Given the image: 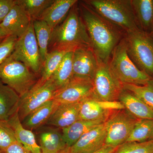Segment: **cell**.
Masks as SVG:
<instances>
[{
	"instance_id": "cell-41",
	"label": "cell",
	"mask_w": 153,
	"mask_h": 153,
	"mask_svg": "<svg viewBox=\"0 0 153 153\" xmlns=\"http://www.w3.org/2000/svg\"></svg>"
},
{
	"instance_id": "cell-11",
	"label": "cell",
	"mask_w": 153,
	"mask_h": 153,
	"mask_svg": "<svg viewBox=\"0 0 153 153\" xmlns=\"http://www.w3.org/2000/svg\"><path fill=\"white\" fill-rule=\"evenodd\" d=\"M93 97L92 80L74 77L68 84L56 91L54 98L59 103H78Z\"/></svg>"
},
{
	"instance_id": "cell-26",
	"label": "cell",
	"mask_w": 153,
	"mask_h": 153,
	"mask_svg": "<svg viewBox=\"0 0 153 153\" xmlns=\"http://www.w3.org/2000/svg\"><path fill=\"white\" fill-rule=\"evenodd\" d=\"M33 24L40 51L41 63L43 65L49 52L48 47L52 30L46 22L42 20H35L33 22Z\"/></svg>"
},
{
	"instance_id": "cell-20",
	"label": "cell",
	"mask_w": 153,
	"mask_h": 153,
	"mask_svg": "<svg viewBox=\"0 0 153 153\" xmlns=\"http://www.w3.org/2000/svg\"><path fill=\"white\" fill-rule=\"evenodd\" d=\"M131 3L138 27L153 33V0H131Z\"/></svg>"
},
{
	"instance_id": "cell-35",
	"label": "cell",
	"mask_w": 153,
	"mask_h": 153,
	"mask_svg": "<svg viewBox=\"0 0 153 153\" xmlns=\"http://www.w3.org/2000/svg\"><path fill=\"white\" fill-rule=\"evenodd\" d=\"M1 153H31L27 149L18 141L12 144L5 149L0 151Z\"/></svg>"
},
{
	"instance_id": "cell-5",
	"label": "cell",
	"mask_w": 153,
	"mask_h": 153,
	"mask_svg": "<svg viewBox=\"0 0 153 153\" xmlns=\"http://www.w3.org/2000/svg\"><path fill=\"white\" fill-rule=\"evenodd\" d=\"M129 56L140 70L153 78V33L140 28L126 33Z\"/></svg>"
},
{
	"instance_id": "cell-14",
	"label": "cell",
	"mask_w": 153,
	"mask_h": 153,
	"mask_svg": "<svg viewBox=\"0 0 153 153\" xmlns=\"http://www.w3.org/2000/svg\"><path fill=\"white\" fill-rule=\"evenodd\" d=\"M31 22L23 6L16 0V4L0 24V27L8 36L18 38L26 32Z\"/></svg>"
},
{
	"instance_id": "cell-16",
	"label": "cell",
	"mask_w": 153,
	"mask_h": 153,
	"mask_svg": "<svg viewBox=\"0 0 153 153\" xmlns=\"http://www.w3.org/2000/svg\"><path fill=\"white\" fill-rule=\"evenodd\" d=\"M80 102L59 103L47 123L63 129L79 120Z\"/></svg>"
},
{
	"instance_id": "cell-23",
	"label": "cell",
	"mask_w": 153,
	"mask_h": 153,
	"mask_svg": "<svg viewBox=\"0 0 153 153\" xmlns=\"http://www.w3.org/2000/svg\"><path fill=\"white\" fill-rule=\"evenodd\" d=\"M112 111L102 108L97 100L90 97L80 102L79 120L106 121Z\"/></svg>"
},
{
	"instance_id": "cell-33",
	"label": "cell",
	"mask_w": 153,
	"mask_h": 153,
	"mask_svg": "<svg viewBox=\"0 0 153 153\" xmlns=\"http://www.w3.org/2000/svg\"><path fill=\"white\" fill-rule=\"evenodd\" d=\"M17 39L15 36H8L0 42V66L13 52Z\"/></svg>"
},
{
	"instance_id": "cell-8",
	"label": "cell",
	"mask_w": 153,
	"mask_h": 153,
	"mask_svg": "<svg viewBox=\"0 0 153 153\" xmlns=\"http://www.w3.org/2000/svg\"><path fill=\"white\" fill-rule=\"evenodd\" d=\"M138 120L126 109L113 111L105 122V145L118 147L126 143Z\"/></svg>"
},
{
	"instance_id": "cell-6",
	"label": "cell",
	"mask_w": 153,
	"mask_h": 153,
	"mask_svg": "<svg viewBox=\"0 0 153 153\" xmlns=\"http://www.w3.org/2000/svg\"><path fill=\"white\" fill-rule=\"evenodd\" d=\"M0 79L20 97L36 83L35 76L30 71V68L10 56L0 66Z\"/></svg>"
},
{
	"instance_id": "cell-7",
	"label": "cell",
	"mask_w": 153,
	"mask_h": 153,
	"mask_svg": "<svg viewBox=\"0 0 153 153\" xmlns=\"http://www.w3.org/2000/svg\"><path fill=\"white\" fill-rule=\"evenodd\" d=\"M93 97L98 101H117L124 90L123 84L113 74L108 62L98 57V65L92 79Z\"/></svg>"
},
{
	"instance_id": "cell-19",
	"label": "cell",
	"mask_w": 153,
	"mask_h": 153,
	"mask_svg": "<svg viewBox=\"0 0 153 153\" xmlns=\"http://www.w3.org/2000/svg\"><path fill=\"white\" fill-rule=\"evenodd\" d=\"M20 97L0 79V120L7 121L19 109Z\"/></svg>"
},
{
	"instance_id": "cell-2",
	"label": "cell",
	"mask_w": 153,
	"mask_h": 153,
	"mask_svg": "<svg viewBox=\"0 0 153 153\" xmlns=\"http://www.w3.org/2000/svg\"><path fill=\"white\" fill-rule=\"evenodd\" d=\"M76 4L64 21L52 30L49 45L51 51L68 52L83 47L93 48L80 10Z\"/></svg>"
},
{
	"instance_id": "cell-31",
	"label": "cell",
	"mask_w": 153,
	"mask_h": 153,
	"mask_svg": "<svg viewBox=\"0 0 153 153\" xmlns=\"http://www.w3.org/2000/svg\"><path fill=\"white\" fill-rule=\"evenodd\" d=\"M114 153H153V140L143 142H126Z\"/></svg>"
},
{
	"instance_id": "cell-36",
	"label": "cell",
	"mask_w": 153,
	"mask_h": 153,
	"mask_svg": "<svg viewBox=\"0 0 153 153\" xmlns=\"http://www.w3.org/2000/svg\"><path fill=\"white\" fill-rule=\"evenodd\" d=\"M98 101V100H97ZM100 106L107 110L111 111L125 109L123 105L120 101H98Z\"/></svg>"
},
{
	"instance_id": "cell-39",
	"label": "cell",
	"mask_w": 153,
	"mask_h": 153,
	"mask_svg": "<svg viewBox=\"0 0 153 153\" xmlns=\"http://www.w3.org/2000/svg\"><path fill=\"white\" fill-rule=\"evenodd\" d=\"M68 148H67L66 149L64 150L62 152H60L59 153H69V150H68Z\"/></svg>"
},
{
	"instance_id": "cell-18",
	"label": "cell",
	"mask_w": 153,
	"mask_h": 153,
	"mask_svg": "<svg viewBox=\"0 0 153 153\" xmlns=\"http://www.w3.org/2000/svg\"><path fill=\"white\" fill-rule=\"evenodd\" d=\"M7 122L13 129L18 141L31 153H41V148L37 144L35 135L30 129L23 126L19 118L18 111Z\"/></svg>"
},
{
	"instance_id": "cell-24",
	"label": "cell",
	"mask_w": 153,
	"mask_h": 153,
	"mask_svg": "<svg viewBox=\"0 0 153 153\" xmlns=\"http://www.w3.org/2000/svg\"><path fill=\"white\" fill-rule=\"evenodd\" d=\"M39 146L41 153H59L68 148L62 133L55 130L42 133Z\"/></svg>"
},
{
	"instance_id": "cell-28",
	"label": "cell",
	"mask_w": 153,
	"mask_h": 153,
	"mask_svg": "<svg viewBox=\"0 0 153 153\" xmlns=\"http://www.w3.org/2000/svg\"><path fill=\"white\" fill-rule=\"evenodd\" d=\"M153 128V120L139 119L126 142H143L149 140Z\"/></svg>"
},
{
	"instance_id": "cell-21",
	"label": "cell",
	"mask_w": 153,
	"mask_h": 153,
	"mask_svg": "<svg viewBox=\"0 0 153 153\" xmlns=\"http://www.w3.org/2000/svg\"><path fill=\"white\" fill-rule=\"evenodd\" d=\"M105 122L101 120H78L71 125L62 129V134L67 147L70 148L85 133Z\"/></svg>"
},
{
	"instance_id": "cell-34",
	"label": "cell",
	"mask_w": 153,
	"mask_h": 153,
	"mask_svg": "<svg viewBox=\"0 0 153 153\" xmlns=\"http://www.w3.org/2000/svg\"><path fill=\"white\" fill-rule=\"evenodd\" d=\"M16 4V0H0V24Z\"/></svg>"
},
{
	"instance_id": "cell-15",
	"label": "cell",
	"mask_w": 153,
	"mask_h": 153,
	"mask_svg": "<svg viewBox=\"0 0 153 153\" xmlns=\"http://www.w3.org/2000/svg\"><path fill=\"white\" fill-rule=\"evenodd\" d=\"M77 1V0H54L38 20L46 22L53 30L64 21Z\"/></svg>"
},
{
	"instance_id": "cell-37",
	"label": "cell",
	"mask_w": 153,
	"mask_h": 153,
	"mask_svg": "<svg viewBox=\"0 0 153 153\" xmlns=\"http://www.w3.org/2000/svg\"><path fill=\"white\" fill-rule=\"evenodd\" d=\"M118 147L112 146L105 145L99 150L93 153H114L117 150Z\"/></svg>"
},
{
	"instance_id": "cell-10",
	"label": "cell",
	"mask_w": 153,
	"mask_h": 153,
	"mask_svg": "<svg viewBox=\"0 0 153 153\" xmlns=\"http://www.w3.org/2000/svg\"><path fill=\"white\" fill-rule=\"evenodd\" d=\"M57 87L52 78L44 82L38 81L25 95L20 97L18 113L21 120L44 103L53 99Z\"/></svg>"
},
{
	"instance_id": "cell-38",
	"label": "cell",
	"mask_w": 153,
	"mask_h": 153,
	"mask_svg": "<svg viewBox=\"0 0 153 153\" xmlns=\"http://www.w3.org/2000/svg\"><path fill=\"white\" fill-rule=\"evenodd\" d=\"M7 36H8L6 34L5 32L0 27V42L4 40Z\"/></svg>"
},
{
	"instance_id": "cell-30",
	"label": "cell",
	"mask_w": 153,
	"mask_h": 153,
	"mask_svg": "<svg viewBox=\"0 0 153 153\" xmlns=\"http://www.w3.org/2000/svg\"><path fill=\"white\" fill-rule=\"evenodd\" d=\"M123 89L134 95L153 110V78L144 85L124 84Z\"/></svg>"
},
{
	"instance_id": "cell-22",
	"label": "cell",
	"mask_w": 153,
	"mask_h": 153,
	"mask_svg": "<svg viewBox=\"0 0 153 153\" xmlns=\"http://www.w3.org/2000/svg\"><path fill=\"white\" fill-rule=\"evenodd\" d=\"M59 104L54 99L47 102L25 117L23 126L30 130L37 128L45 123H47Z\"/></svg>"
},
{
	"instance_id": "cell-17",
	"label": "cell",
	"mask_w": 153,
	"mask_h": 153,
	"mask_svg": "<svg viewBox=\"0 0 153 153\" xmlns=\"http://www.w3.org/2000/svg\"><path fill=\"white\" fill-rule=\"evenodd\" d=\"M118 100L134 117L138 119L153 120V110L130 91L124 89Z\"/></svg>"
},
{
	"instance_id": "cell-29",
	"label": "cell",
	"mask_w": 153,
	"mask_h": 153,
	"mask_svg": "<svg viewBox=\"0 0 153 153\" xmlns=\"http://www.w3.org/2000/svg\"><path fill=\"white\" fill-rule=\"evenodd\" d=\"M54 0H17L23 6L32 22L38 20Z\"/></svg>"
},
{
	"instance_id": "cell-13",
	"label": "cell",
	"mask_w": 153,
	"mask_h": 153,
	"mask_svg": "<svg viewBox=\"0 0 153 153\" xmlns=\"http://www.w3.org/2000/svg\"><path fill=\"white\" fill-rule=\"evenodd\" d=\"M106 131L105 123L96 126L84 134L73 146L69 153H93L105 145Z\"/></svg>"
},
{
	"instance_id": "cell-4",
	"label": "cell",
	"mask_w": 153,
	"mask_h": 153,
	"mask_svg": "<svg viewBox=\"0 0 153 153\" xmlns=\"http://www.w3.org/2000/svg\"><path fill=\"white\" fill-rule=\"evenodd\" d=\"M108 64L113 74L123 84L144 85L152 78L140 70L131 60L124 38L113 50Z\"/></svg>"
},
{
	"instance_id": "cell-1",
	"label": "cell",
	"mask_w": 153,
	"mask_h": 153,
	"mask_svg": "<svg viewBox=\"0 0 153 153\" xmlns=\"http://www.w3.org/2000/svg\"><path fill=\"white\" fill-rule=\"evenodd\" d=\"M79 9L97 56L108 62L113 50L122 39V33L85 2Z\"/></svg>"
},
{
	"instance_id": "cell-40",
	"label": "cell",
	"mask_w": 153,
	"mask_h": 153,
	"mask_svg": "<svg viewBox=\"0 0 153 153\" xmlns=\"http://www.w3.org/2000/svg\"><path fill=\"white\" fill-rule=\"evenodd\" d=\"M153 140V128L152 131V134H151L149 140Z\"/></svg>"
},
{
	"instance_id": "cell-9",
	"label": "cell",
	"mask_w": 153,
	"mask_h": 153,
	"mask_svg": "<svg viewBox=\"0 0 153 153\" xmlns=\"http://www.w3.org/2000/svg\"><path fill=\"white\" fill-rule=\"evenodd\" d=\"M10 56L24 63L34 72L38 73L40 71L42 65L33 22L24 34L17 39Z\"/></svg>"
},
{
	"instance_id": "cell-12",
	"label": "cell",
	"mask_w": 153,
	"mask_h": 153,
	"mask_svg": "<svg viewBox=\"0 0 153 153\" xmlns=\"http://www.w3.org/2000/svg\"><path fill=\"white\" fill-rule=\"evenodd\" d=\"M72 65L73 76L92 80L98 65V57L92 48H78L73 52Z\"/></svg>"
},
{
	"instance_id": "cell-3",
	"label": "cell",
	"mask_w": 153,
	"mask_h": 153,
	"mask_svg": "<svg viewBox=\"0 0 153 153\" xmlns=\"http://www.w3.org/2000/svg\"><path fill=\"white\" fill-rule=\"evenodd\" d=\"M85 2L107 21L127 33L139 29L131 0H89Z\"/></svg>"
},
{
	"instance_id": "cell-32",
	"label": "cell",
	"mask_w": 153,
	"mask_h": 153,
	"mask_svg": "<svg viewBox=\"0 0 153 153\" xmlns=\"http://www.w3.org/2000/svg\"><path fill=\"white\" fill-rule=\"evenodd\" d=\"M13 129L7 121L0 120V151L16 141Z\"/></svg>"
},
{
	"instance_id": "cell-27",
	"label": "cell",
	"mask_w": 153,
	"mask_h": 153,
	"mask_svg": "<svg viewBox=\"0 0 153 153\" xmlns=\"http://www.w3.org/2000/svg\"><path fill=\"white\" fill-rule=\"evenodd\" d=\"M67 52L53 50L48 52L43 63L42 76L38 81L44 82L50 79L59 66Z\"/></svg>"
},
{
	"instance_id": "cell-25",
	"label": "cell",
	"mask_w": 153,
	"mask_h": 153,
	"mask_svg": "<svg viewBox=\"0 0 153 153\" xmlns=\"http://www.w3.org/2000/svg\"><path fill=\"white\" fill-rule=\"evenodd\" d=\"M73 52H67L51 78L55 83L57 90L63 88L73 77Z\"/></svg>"
}]
</instances>
